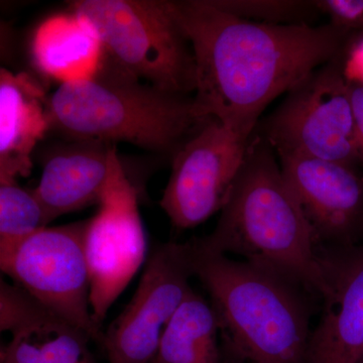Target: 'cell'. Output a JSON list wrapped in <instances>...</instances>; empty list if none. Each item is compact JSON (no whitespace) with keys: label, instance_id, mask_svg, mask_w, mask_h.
<instances>
[{"label":"cell","instance_id":"cell-15","mask_svg":"<svg viewBox=\"0 0 363 363\" xmlns=\"http://www.w3.org/2000/svg\"><path fill=\"white\" fill-rule=\"evenodd\" d=\"M32 54L38 70L60 85L94 78L107 59L96 30L73 11L55 14L40 23Z\"/></svg>","mask_w":363,"mask_h":363},{"label":"cell","instance_id":"cell-7","mask_svg":"<svg viewBox=\"0 0 363 363\" xmlns=\"http://www.w3.org/2000/svg\"><path fill=\"white\" fill-rule=\"evenodd\" d=\"M86 224L47 226L18 242L0 245V267L56 316L101 344L104 331L91 312Z\"/></svg>","mask_w":363,"mask_h":363},{"label":"cell","instance_id":"cell-3","mask_svg":"<svg viewBox=\"0 0 363 363\" xmlns=\"http://www.w3.org/2000/svg\"><path fill=\"white\" fill-rule=\"evenodd\" d=\"M194 277L209 293L227 348L241 362L305 363L309 306L302 288L189 241Z\"/></svg>","mask_w":363,"mask_h":363},{"label":"cell","instance_id":"cell-13","mask_svg":"<svg viewBox=\"0 0 363 363\" xmlns=\"http://www.w3.org/2000/svg\"><path fill=\"white\" fill-rule=\"evenodd\" d=\"M45 161L33 190L50 222L62 215L99 205L117 156L116 145L76 140Z\"/></svg>","mask_w":363,"mask_h":363},{"label":"cell","instance_id":"cell-25","mask_svg":"<svg viewBox=\"0 0 363 363\" xmlns=\"http://www.w3.org/2000/svg\"><path fill=\"white\" fill-rule=\"evenodd\" d=\"M240 363H250V362H240Z\"/></svg>","mask_w":363,"mask_h":363},{"label":"cell","instance_id":"cell-16","mask_svg":"<svg viewBox=\"0 0 363 363\" xmlns=\"http://www.w3.org/2000/svg\"><path fill=\"white\" fill-rule=\"evenodd\" d=\"M213 307L194 291L172 318L152 363H223Z\"/></svg>","mask_w":363,"mask_h":363},{"label":"cell","instance_id":"cell-22","mask_svg":"<svg viewBox=\"0 0 363 363\" xmlns=\"http://www.w3.org/2000/svg\"><path fill=\"white\" fill-rule=\"evenodd\" d=\"M329 23L346 33L363 30V0H315Z\"/></svg>","mask_w":363,"mask_h":363},{"label":"cell","instance_id":"cell-2","mask_svg":"<svg viewBox=\"0 0 363 363\" xmlns=\"http://www.w3.org/2000/svg\"><path fill=\"white\" fill-rule=\"evenodd\" d=\"M209 252L235 255L322 298L329 293L319 250L279 157L257 128L218 222L197 240Z\"/></svg>","mask_w":363,"mask_h":363},{"label":"cell","instance_id":"cell-6","mask_svg":"<svg viewBox=\"0 0 363 363\" xmlns=\"http://www.w3.org/2000/svg\"><path fill=\"white\" fill-rule=\"evenodd\" d=\"M257 130L277 155H298L363 169L350 86L331 61L289 90Z\"/></svg>","mask_w":363,"mask_h":363},{"label":"cell","instance_id":"cell-5","mask_svg":"<svg viewBox=\"0 0 363 363\" xmlns=\"http://www.w3.org/2000/svg\"><path fill=\"white\" fill-rule=\"evenodd\" d=\"M71 9L93 26L107 57L124 72L166 92L194 95V52L172 1L80 0Z\"/></svg>","mask_w":363,"mask_h":363},{"label":"cell","instance_id":"cell-23","mask_svg":"<svg viewBox=\"0 0 363 363\" xmlns=\"http://www.w3.org/2000/svg\"><path fill=\"white\" fill-rule=\"evenodd\" d=\"M350 91L353 112H354L358 140H359L363 159V88L350 86Z\"/></svg>","mask_w":363,"mask_h":363},{"label":"cell","instance_id":"cell-9","mask_svg":"<svg viewBox=\"0 0 363 363\" xmlns=\"http://www.w3.org/2000/svg\"><path fill=\"white\" fill-rule=\"evenodd\" d=\"M253 133L209 118L172 157L161 207L179 229L193 228L226 204Z\"/></svg>","mask_w":363,"mask_h":363},{"label":"cell","instance_id":"cell-12","mask_svg":"<svg viewBox=\"0 0 363 363\" xmlns=\"http://www.w3.org/2000/svg\"><path fill=\"white\" fill-rule=\"evenodd\" d=\"M329 293L311 331L305 363H359L363 357V245L318 248Z\"/></svg>","mask_w":363,"mask_h":363},{"label":"cell","instance_id":"cell-21","mask_svg":"<svg viewBox=\"0 0 363 363\" xmlns=\"http://www.w3.org/2000/svg\"><path fill=\"white\" fill-rule=\"evenodd\" d=\"M331 62L348 85L363 88V30L347 33Z\"/></svg>","mask_w":363,"mask_h":363},{"label":"cell","instance_id":"cell-14","mask_svg":"<svg viewBox=\"0 0 363 363\" xmlns=\"http://www.w3.org/2000/svg\"><path fill=\"white\" fill-rule=\"evenodd\" d=\"M47 101L30 76L0 70V184L30 175L33 150L50 130Z\"/></svg>","mask_w":363,"mask_h":363},{"label":"cell","instance_id":"cell-4","mask_svg":"<svg viewBox=\"0 0 363 363\" xmlns=\"http://www.w3.org/2000/svg\"><path fill=\"white\" fill-rule=\"evenodd\" d=\"M47 107L50 130L75 140L128 143L171 159L209 119L198 113L193 95L143 85L108 57L94 78L60 85Z\"/></svg>","mask_w":363,"mask_h":363},{"label":"cell","instance_id":"cell-8","mask_svg":"<svg viewBox=\"0 0 363 363\" xmlns=\"http://www.w3.org/2000/svg\"><path fill=\"white\" fill-rule=\"evenodd\" d=\"M84 250L91 312L102 329L109 309L145 264L147 250L138 193L118 156L98 211L87 219Z\"/></svg>","mask_w":363,"mask_h":363},{"label":"cell","instance_id":"cell-24","mask_svg":"<svg viewBox=\"0 0 363 363\" xmlns=\"http://www.w3.org/2000/svg\"><path fill=\"white\" fill-rule=\"evenodd\" d=\"M359 363H363V357L362 358V360H360Z\"/></svg>","mask_w":363,"mask_h":363},{"label":"cell","instance_id":"cell-17","mask_svg":"<svg viewBox=\"0 0 363 363\" xmlns=\"http://www.w3.org/2000/svg\"><path fill=\"white\" fill-rule=\"evenodd\" d=\"M89 336L49 313L11 335L0 363H96Z\"/></svg>","mask_w":363,"mask_h":363},{"label":"cell","instance_id":"cell-1","mask_svg":"<svg viewBox=\"0 0 363 363\" xmlns=\"http://www.w3.org/2000/svg\"><path fill=\"white\" fill-rule=\"evenodd\" d=\"M196 64L198 113L253 133L267 105L329 63L347 33L320 26H272L238 18L211 0L172 1Z\"/></svg>","mask_w":363,"mask_h":363},{"label":"cell","instance_id":"cell-11","mask_svg":"<svg viewBox=\"0 0 363 363\" xmlns=\"http://www.w3.org/2000/svg\"><path fill=\"white\" fill-rule=\"evenodd\" d=\"M318 248L363 245V169L298 155L279 154Z\"/></svg>","mask_w":363,"mask_h":363},{"label":"cell","instance_id":"cell-18","mask_svg":"<svg viewBox=\"0 0 363 363\" xmlns=\"http://www.w3.org/2000/svg\"><path fill=\"white\" fill-rule=\"evenodd\" d=\"M50 223L35 192L14 183L0 184V245L23 240Z\"/></svg>","mask_w":363,"mask_h":363},{"label":"cell","instance_id":"cell-19","mask_svg":"<svg viewBox=\"0 0 363 363\" xmlns=\"http://www.w3.org/2000/svg\"><path fill=\"white\" fill-rule=\"evenodd\" d=\"M238 18L272 26L311 25L319 16L315 0H211Z\"/></svg>","mask_w":363,"mask_h":363},{"label":"cell","instance_id":"cell-10","mask_svg":"<svg viewBox=\"0 0 363 363\" xmlns=\"http://www.w3.org/2000/svg\"><path fill=\"white\" fill-rule=\"evenodd\" d=\"M190 242L160 245L145 262L135 295L104 331L109 363H152L172 318L192 291Z\"/></svg>","mask_w":363,"mask_h":363},{"label":"cell","instance_id":"cell-20","mask_svg":"<svg viewBox=\"0 0 363 363\" xmlns=\"http://www.w3.org/2000/svg\"><path fill=\"white\" fill-rule=\"evenodd\" d=\"M52 313L25 289L0 281V330L16 332Z\"/></svg>","mask_w":363,"mask_h":363}]
</instances>
